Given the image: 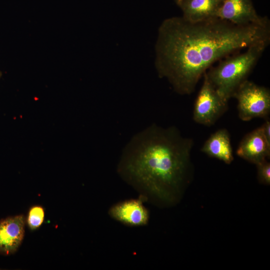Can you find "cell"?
Wrapping results in <instances>:
<instances>
[{"label":"cell","mask_w":270,"mask_h":270,"mask_svg":"<svg viewBox=\"0 0 270 270\" xmlns=\"http://www.w3.org/2000/svg\"><path fill=\"white\" fill-rule=\"evenodd\" d=\"M270 40V23L239 26L218 17L194 22L172 17L158 30L156 68L177 93L188 95L214 62Z\"/></svg>","instance_id":"cell-1"},{"label":"cell","mask_w":270,"mask_h":270,"mask_svg":"<svg viewBox=\"0 0 270 270\" xmlns=\"http://www.w3.org/2000/svg\"><path fill=\"white\" fill-rule=\"evenodd\" d=\"M193 146V140L184 136L176 127L154 124L126 144L117 172L144 202L175 204L192 176Z\"/></svg>","instance_id":"cell-2"},{"label":"cell","mask_w":270,"mask_h":270,"mask_svg":"<svg viewBox=\"0 0 270 270\" xmlns=\"http://www.w3.org/2000/svg\"><path fill=\"white\" fill-rule=\"evenodd\" d=\"M269 42L254 44L238 54L228 58L206 72L207 77L218 94L225 100L233 96L256 64Z\"/></svg>","instance_id":"cell-3"},{"label":"cell","mask_w":270,"mask_h":270,"mask_svg":"<svg viewBox=\"0 0 270 270\" xmlns=\"http://www.w3.org/2000/svg\"><path fill=\"white\" fill-rule=\"evenodd\" d=\"M232 98L237 100L238 116L242 120L268 118L270 113V92L268 88L247 80L240 86Z\"/></svg>","instance_id":"cell-4"},{"label":"cell","mask_w":270,"mask_h":270,"mask_svg":"<svg viewBox=\"0 0 270 270\" xmlns=\"http://www.w3.org/2000/svg\"><path fill=\"white\" fill-rule=\"evenodd\" d=\"M203 77L202 85L194 102L192 118L196 122L210 126L226 112L228 101L218 94L208 80L206 72Z\"/></svg>","instance_id":"cell-5"},{"label":"cell","mask_w":270,"mask_h":270,"mask_svg":"<svg viewBox=\"0 0 270 270\" xmlns=\"http://www.w3.org/2000/svg\"><path fill=\"white\" fill-rule=\"evenodd\" d=\"M216 16L239 26L270 23L266 17L258 14L252 0H224Z\"/></svg>","instance_id":"cell-6"},{"label":"cell","mask_w":270,"mask_h":270,"mask_svg":"<svg viewBox=\"0 0 270 270\" xmlns=\"http://www.w3.org/2000/svg\"><path fill=\"white\" fill-rule=\"evenodd\" d=\"M140 196L119 202L112 206L108 214L114 220L126 226H146L150 220V212L144 205Z\"/></svg>","instance_id":"cell-7"},{"label":"cell","mask_w":270,"mask_h":270,"mask_svg":"<svg viewBox=\"0 0 270 270\" xmlns=\"http://www.w3.org/2000/svg\"><path fill=\"white\" fill-rule=\"evenodd\" d=\"M237 156L256 165L270 158V143L260 126L242 138L236 151Z\"/></svg>","instance_id":"cell-8"},{"label":"cell","mask_w":270,"mask_h":270,"mask_svg":"<svg viewBox=\"0 0 270 270\" xmlns=\"http://www.w3.org/2000/svg\"><path fill=\"white\" fill-rule=\"evenodd\" d=\"M24 225L22 214L0 220V255L8 256L16 252L24 238Z\"/></svg>","instance_id":"cell-9"},{"label":"cell","mask_w":270,"mask_h":270,"mask_svg":"<svg viewBox=\"0 0 270 270\" xmlns=\"http://www.w3.org/2000/svg\"><path fill=\"white\" fill-rule=\"evenodd\" d=\"M201 150L226 164H230L234 159L230 134L226 128L219 129L212 134L204 144Z\"/></svg>","instance_id":"cell-10"},{"label":"cell","mask_w":270,"mask_h":270,"mask_svg":"<svg viewBox=\"0 0 270 270\" xmlns=\"http://www.w3.org/2000/svg\"><path fill=\"white\" fill-rule=\"evenodd\" d=\"M222 2L220 0H184L180 7L183 12L182 18L194 22L216 17Z\"/></svg>","instance_id":"cell-11"},{"label":"cell","mask_w":270,"mask_h":270,"mask_svg":"<svg viewBox=\"0 0 270 270\" xmlns=\"http://www.w3.org/2000/svg\"><path fill=\"white\" fill-rule=\"evenodd\" d=\"M44 217V208L40 206H32L28 213L27 218L28 224L31 230H36L42 224Z\"/></svg>","instance_id":"cell-12"},{"label":"cell","mask_w":270,"mask_h":270,"mask_svg":"<svg viewBox=\"0 0 270 270\" xmlns=\"http://www.w3.org/2000/svg\"><path fill=\"white\" fill-rule=\"evenodd\" d=\"M256 166L259 182L262 184L269 185L270 184V162L267 160Z\"/></svg>","instance_id":"cell-13"},{"label":"cell","mask_w":270,"mask_h":270,"mask_svg":"<svg viewBox=\"0 0 270 270\" xmlns=\"http://www.w3.org/2000/svg\"><path fill=\"white\" fill-rule=\"evenodd\" d=\"M261 127L264 136L268 142L270 143V120L269 118L266 119L264 123Z\"/></svg>","instance_id":"cell-14"},{"label":"cell","mask_w":270,"mask_h":270,"mask_svg":"<svg viewBox=\"0 0 270 270\" xmlns=\"http://www.w3.org/2000/svg\"><path fill=\"white\" fill-rule=\"evenodd\" d=\"M176 4L180 6L184 0H174Z\"/></svg>","instance_id":"cell-15"},{"label":"cell","mask_w":270,"mask_h":270,"mask_svg":"<svg viewBox=\"0 0 270 270\" xmlns=\"http://www.w3.org/2000/svg\"><path fill=\"white\" fill-rule=\"evenodd\" d=\"M2 72L0 71V77L2 76Z\"/></svg>","instance_id":"cell-16"},{"label":"cell","mask_w":270,"mask_h":270,"mask_svg":"<svg viewBox=\"0 0 270 270\" xmlns=\"http://www.w3.org/2000/svg\"><path fill=\"white\" fill-rule=\"evenodd\" d=\"M221 1L223 2L224 0H220Z\"/></svg>","instance_id":"cell-17"}]
</instances>
